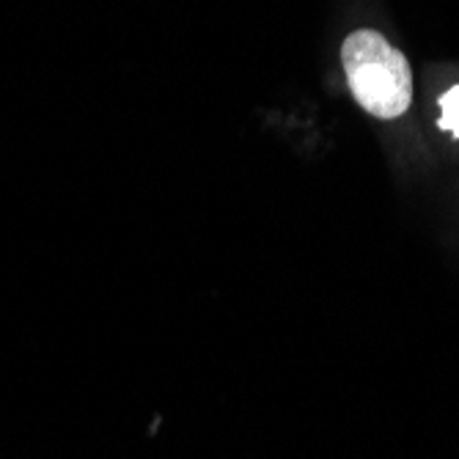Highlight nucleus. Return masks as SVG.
Segmentation results:
<instances>
[{"mask_svg":"<svg viewBox=\"0 0 459 459\" xmlns=\"http://www.w3.org/2000/svg\"><path fill=\"white\" fill-rule=\"evenodd\" d=\"M342 64L358 105L377 118H399L412 102V69L377 30H355L342 45Z\"/></svg>","mask_w":459,"mask_h":459,"instance_id":"1","label":"nucleus"},{"mask_svg":"<svg viewBox=\"0 0 459 459\" xmlns=\"http://www.w3.org/2000/svg\"><path fill=\"white\" fill-rule=\"evenodd\" d=\"M437 124H440V130L459 138V86L448 89L440 97V121Z\"/></svg>","mask_w":459,"mask_h":459,"instance_id":"2","label":"nucleus"}]
</instances>
